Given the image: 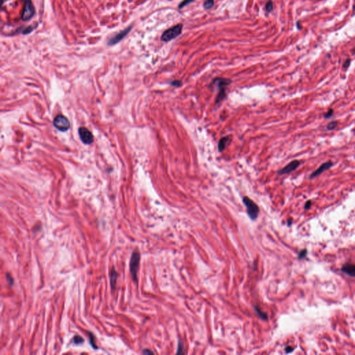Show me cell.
Listing matches in <instances>:
<instances>
[{
	"label": "cell",
	"instance_id": "6da1fadb",
	"mask_svg": "<svg viewBox=\"0 0 355 355\" xmlns=\"http://www.w3.org/2000/svg\"><path fill=\"white\" fill-rule=\"evenodd\" d=\"M182 24H178L171 28H169L162 33L161 36V40L163 42H169L175 39L182 33Z\"/></svg>",
	"mask_w": 355,
	"mask_h": 355
},
{
	"label": "cell",
	"instance_id": "7a4b0ae2",
	"mask_svg": "<svg viewBox=\"0 0 355 355\" xmlns=\"http://www.w3.org/2000/svg\"><path fill=\"white\" fill-rule=\"evenodd\" d=\"M140 261V254L137 250H135L132 253L130 262V272L133 280L135 282H137V272L139 270Z\"/></svg>",
	"mask_w": 355,
	"mask_h": 355
},
{
	"label": "cell",
	"instance_id": "3957f363",
	"mask_svg": "<svg viewBox=\"0 0 355 355\" xmlns=\"http://www.w3.org/2000/svg\"><path fill=\"white\" fill-rule=\"evenodd\" d=\"M243 203L246 207L247 210V214L248 216L250 217L252 220H255L258 216L259 209L257 205L255 203L254 201L252 200L248 196H244L243 198Z\"/></svg>",
	"mask_w": 355,
	"mask_h": 355
},
{
	"label": "cell",
	"instance_id": "277c9868",
	"mask_svg": "<svg viewBox=\"0 0 355 355\" xmlns=\"http://www.w3.org/2000/svg\"><path fill=\"white\" fill-rule=\"evenodd\" d=\"M24 2V7L22 11L21 19L24 22L31 20L35 14V9L31 0H23Z\"/></svg>",
	"mask_w": 355,
	"mask_h": 355
},
{
	"label": "cell",
	"instance_id": "5b68a950",
	"mask_svg": "<svg viewBox=\"0 0 355 355\" xmlns=\"http://www.w3.org/2000/svg\"><path fill=\"white\" fill-rule=\"evenodd\" d=\"M54 125L61 132H65L70 128V123L68 119L63 115H58L54 120Z\"/></svg>",
	"mask_w": 355,
	"mask_h": 355
},
{
	"label": "cell",
	"instance_id": "8992f818",
	"mask_svg": "<svg viewBox=\"0 0 355 355\" xmlns=\"http://www.w3.org/2000/svg\"><path fill=\"white\" fill-rule=\"evenodd\" d=\"M131 30H132V26H130L127 27V28H126L125 29H124V30L121 31L120 32L117 33V34L113 36L112 38H110V39L107 42L108 46H112V45L119 43V42L121 41V40L130 32Z\"/></svg>",
	"mask_w": 355,
	"mask_h": 355
},
{
	"label": "cell",
	"instance_id": "52a82bcc",
	"mask_svg": "<svg viewBox=\"0 0 355 355\" xmlns=\"http://www.w3.org/2000/svg\"><path fill=\"white\" fill-rule=\"evenodd\" d=\"M78 134L81 140L85 144H91L94 142L93 135L87 128L81 127L78 129Z\"/></svg>",
	"mask_w": 355,
	"mask_h": 355
},
{
	"label": "cell",
	"instance_id": "ba28073f",
	"mask_svg": "<svg viewBox=\"0 0 355 355\" xmlns=\"http://www.w3.org/2000/svg\"><path fill=\"white\" fill-rule=\"evenodd\" d=\"M300 166V162L298 161V160H293V161L289 162V163L285 166L284 167H283L281 170H280L278 171V173L280 174V175H284V174H287V173H289L291 172H292L294 170H295L296 169L298 168V167Z\"/></svg>",
	"mask_w": 355,
	"mask_h": 355
},
{
	"label": "cell",
	"instance_id": "9c48e42d",
	"mask_svg": "<svg viewBox=\"0 0 355 355\" xmlns=\"http://www.w3.org/2000/svg\"><path fill=\"white\" fill-rule=\"evenodd\" d=\"M332 165H333V163H332L331 161L325 162V163L322 164L317 169H316V171H314V172L311 174L310 178H313L316 177V176H318L319 175H320V174L324 172V171L327 170V169H329V168H331V167H332Z\"/></svg>",
	"mask_w": 355,
	"mask_h": 355
},
{
	"label": "cell",
	"instance_id": "30bf717a",
	"mask_svg": "<svg viewBox=\"0 0 355 355\" xmlns=\"http://www.w3.org/2000/svg\"><path fill=\"white\" fill-rule=\"evenodd\" d=\"M119 276V274L117 272V271L115 270V268L114 267H112L111 270L110 271V286H111V289L112 291H114L115 290V288H116V284H117V278H118Z\"/></svg>",
	"mask_w": 355,
	"mask_h": 355
},
{
	"label": "cell",
	"instance_id": "8fae6325",
	"mask_svg": "<svg viewBox=\"0 0 355 355\" xmlns=\"http://www.w3.org/2000/svg\"><path fill=\"white\" fill-rule=\"evenodd\" d=\"M341 271L343 273L352 277H355V265L350 263H347L343 266Z\"/></svg>",
	"mask_w": 355,
	"mask_h": 355
},
{
	"label": "cell",
	"instance_id": "7c38bea8",
	"mask_svg": "<svg viewBox=\"0 0 355 355\" xmlns=\"http://www.w3.org/2000/svg\"><path fill=\"white\" fill-rule=\"evenodd\" d=\"M229 139H230V137L226 136V137H222V138L219 140V145H218L219 152H222V151L225 148L226 145H227L228 142H229Z\"/></svg>",
	"mask_w": 355,
	"mask_h": 355
},
{
	"label": "cell",
	"instance_id": "4fadbf2b",
	"mask_svg": "<svg viewBox=\"0 0 355 355\" xmlns=\"http://www.w3.org/2000/svg\"><path fill=\"white\" fill-rule=\"evenodd\" d=\"M225 87H223L219 88V92L218 95H217V97H216V103H220L221 101L223 100V99H225V97L226 96Z\"/></svg>",
	"mask_w": 355,
	"mask_h": 355
},
{
	"label": "cell",
	"instance_id": "5bb4252c",
	"mask_svg": "<svg viewBox=\"0 0 355 355\" xmlns=\"http://www.w3.org/2000/svg\"><path fill=\"white\" fill-rule=\"evenodd\" d=\"M38 26H33V25H30L29 26H26V27H24V28H21L20 31H18V32L20 33H22V34H24V35H26V34H29V33L32 32V31L34 30L35 29L37 28Z\"/></svg>",
	"mask_w": 355,
	"mask_h": 355
},
{
	"label": "cell",
	"instance_id": "9a60e30c",
	"mask_svg": "<svg viewBox=\"0 0 355 355\" xmlns=\"http://www.w3.org/2000/svg\"><path fill=\"white\" fill-rule=\"evenodd\" d=\"M255 311L257 312V315H258L259 317H260L262 318V319L263 320H267L268 319V315L266 314V313H264V312H262L261 309H259V307H255Z\"/></svg>",
	"mask_w": 355,
	"mask_h": 355
},
{
	"label": "cell",
	"instance_id": "2e32d148",
	"mask_svg": "<svg viewBox=\"0 0 355 355\" xmlns=\"http://www.w3.org/2000/svg\"><path fill=\"white\" fill-rule=\"evenodd\" d=\"M214 0H206L203 4V7L206 10H210L214 7Z\"/></svg>",
	"mask_w": 355,
	"mask_h": 355
},
{
	"label": "cell",
	"instance_id": "e0dca14e",
	"mask_svg": "<svg viewBox=\"0 0 355 355\" xmlns=\"http://www.w3.org/2000/svg\"><path fill=\"white\" fill-rule=\"evenodd\" d=\"M88 335H89L90 343V345H92V347H93L94 349H98V347L96 346L95 343V339H94V336L93 335V334H92V332H88Z\"/></svg>",
	"mask_w": 355,
	"mask_h": 355
},
{
	"label": "cell",
	"instance_id": "ac0fdd59",
	"mask_svg": "<svg viewBox=\"0 0 355 355\" xmlns=\"http://www.w3.org/2000/svg\"><path fill=\"white\" fill-rule=\"evenodd\" d=\"M337 126H338V121H331V122H329L328 124H327V129L329 130H332L335 129V128L337 127Z\"/></svg>",
	"mask_w": 355,
	"mask_h": 355
},
{
	"label": "cell",
	"instance_id": "d6986e66",
	"mask_svg": "<svg viewBox=\"0 0 355 355\" xmlns=\"http://www.w3.org/2000/svg\"><path fill=\"white\" fill-rule=\"evenodd\" d=\"M73 342L74 344H81V343L84 342V339L81 337V336L76 335L75 336H74Z\"/></svg>",
	"mask_w": 355,
	"mask_h": 355
},
{
	"label": "cell",
	"instance_id": "ffe728a7",
	"mask_svg": "<svg viewBox=\"0 0 355 355\" xmlns=\"http://www.w3.org/2000/svg\"><path fill=\"white\" fill-rule=\"evenodd\" d=\"M184 345H183V343L181 342V341H179V342H178V350L177 352H176V354H183L184 353Z\"/></svg>",
	"mask_w": 355,
	"mask_h": 355
},
{
	"label": "cell",
	"instance_id": "44dd1931",
	"mask_svg": "<svg viewBox=\"0 0 355 355\" xmlns=\"http://www.w3.org/2000/svg\"><path fill=\"white\" fill-rule=\"evenodd\" d=\"M273 9V4L271 0H268L266 4V10L267 12H271Z\"/></svg>",
	"mask_w": 355,
	"mask_h": 355
},
{
	"label": "cell",
	"instance_id": "7402d4cb",
	"mask_svg": "<svg viewBox=\"0 0 355 355\" xmlns=\"http://www.w3.org/2000/svg\"><path fill=\"white\" fill-rule=\"evenodd\" d=\"M194 0H183V1L181 2V3L179 4V6H178V8L180 9H181L182 8H184L185 6L188 5L189 4L191 3V2H193Z\"/></svg>",
	"mask_w": 355,
	"mask_h": 355
},
{
	"label": "cell",
	"instance_id": "603a6c76",
	"mask_svg": "<svg viewBox=\"0 0 355 355\" xmlns=\"http://www.w3.org/2000/svg\"><path fill=\"white\" fill-rule=\"evenodd\" d=\"M6 279H7V282L9 284V285L12 286L13 283H14V281H13V277H11V275L9 274V273H6Z\"/></svg>",
	"mask_w": 355,
	"mask_h": 355
},
{
	"label": "cell",
	"instance_id": "cb8c5ba5",
	"mask_svg": "<svg viewBox=\"0 0 355 355\" xmlns=\"http://www.w3.org/2000/svg\"><path fill=\"white\" fill-rule=\"evenodd\" d=\"M171 84L174 87H180L182 85V81L180 80H176L172 81V82L171 83Z\"/></svg>",
	"mask_w": 355,
	"mask_h": 355
},
{
	"label": "cell",
	"instance_id": "d4e9b609",
	"mask_svg": "<svg viewBox=\"0 0 355 355\" xmlns=\"http://www.w3.org/2000/svg\"><path fill=\"white\" fill-rule=\"evenodd\" d=\"M307 253V250L306 249L302 250V251L299 253V258L300 259H303V258H305V257H306Z\"/></svg>",
	"mask_w": 355,
	"mask_h": 355
},
{
	"label": "cell",
	"instance_id": "484cf974",
	"mask_svg": "<svg viewBox=\"0 0 355 355\" xmlns=\"http://www.w3.org/2000/svg\"><path fill=\"white\" fill-rule=\"evenodd\" d=\"M333 113H334V110L332 109H329L328 111H327L324 115V117H325V118H329V117H332V115H333Z\"/></svg>",
	"mask_w": 355,
	"mask_h": 355
},
{
	"label": "cell",
	"instance_id": "4316f807",
	"mask_svg": "<svg viewBox=\"0 0 355 355\" xmlns=\"http://www.w3.org/2000/svg\"><path fill=\"white\" fill-rule=\"evenodd\" d=\"M350 63H351V60H350V59H347L346 60H345L344 63H343V69H347L350 66Z\"/></svg>",
	"mask_w": 355,
	"mask_h": 355
},
{
	"label": "cell",
	"instance_id": "83f0119b",
	"mask_svg": "<svg viewBox=\"0 0 355 355\" xmlns=\"http://www.w3.org/2000/svg\"><path fill=\"white\" fill-rule=\"evenodd\" d=\"M311 201H310V200L307 201V202L306 203V204H305V209H306V210H309V208L311 207Z\"/></svg>",
	"mask_w": 355,
	"mask_h": 355
},
{
	"label": "cell",
	"instance_id": "f1b7e54d",
	"mask_svg": "<svg viewBox=\"0 0 355 355\" xmlns=\"http://www.w3.org/2000/svg\"><path fill=\"white\" fill-rule=\"evenodd\" d=\"M143 354H153V352L152 351H151L150 350H147V349H145L143 350Z\"/></svg>",
	"mask_w": 355,
	"mask_h": 355
},
{
	"label": "cell",
	"instance_id": "f546056e",
	"mask_svg": "<svg viewBox=\"0 0 355 355\" xmlns=\"http://www.w3.org/2000/svg\"><path fill=\"white\" fill-rule=\"evenodd\" d=\"M285 350H286V352H287V353H289V352H292V351H293V347H291V346H287V347L285 348Z\"/></svg>",
	"mask_w": 355,
	"mask_h": 355
},
{
	"label": "cell",
	"instance_id": "4dcf8cb0",
	"mask_svg": "<svg viewBox=\"0 0 355 355\" xmlns=\"http://www.w3.org/2000/svg\"><path fill=\"white\" fill-rule=\"evenodd\" d=\"M352 54H353V55L355 56V48H354L353 49H352Z\"/></svg>",
	"mask_w": 355,
	"mask_h": 355
},
{
	"label": "cell",
	"instance_id": "1f68e13d",
	"mask_svg": "<svg viewBox=\"0 0 355 355\" xmlns=\"http://www.w3.org/2000/svg\"><path fill=\"white\" fill-rule=\"evenodd\" d=\"M288 224H289V225H291V219H290V220L288 221Z\"/></svg>",
	"mask_w": 355,
	"mask_h": 355
},
{
	"label": "cell",
	"instance_id": "d6a6232c",
	"mask_svg": "<svg viewBox=\"0 0 355 355\" xmlns=\"http://www.w3.org/2000/svg\"><path fill=\"white\" fill-rule=\"evenodd\" d=\"M169 1H170V0H169Z\"/></svg>",
	"mask_w": 355,
	"mask_h": 355
}]
</instances>
